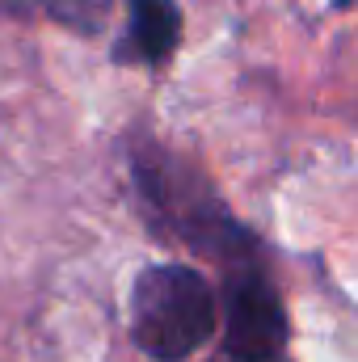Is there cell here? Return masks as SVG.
<instances>
[{
    "mask_svg": "<svg viewBox=\"0 0 358 362\" xmlns=\"http://www.w3.org/2000/svg\"><path fill=\"white\" fill-rule=\"evenodd\" d=\"M224 350L236 362H274L287 350L291 325L278 286L262 270V257H241L228 262L224 282Z\"/></svg>",
    "mask_w": 358,
    "mask_h": 362,
    "instance_id": "3",
    "label": "cell"
},
{
    "mask_svg": "<svg viewBox=\"0 0 358 362\" xmlns=\"http://www.w3.org/2000/svg\"><path fill=\"white\" fill-rule=\"evenodd\" d=\"M4 13H21V17H47L55 25H68L76 34H101V25L110 21L114 0H0Z\"/></svg>",
    "mask_w": 358,
    "mask_h": 362,
    "instance_id": "5",
    "label": "cell"
},
{
    "mask_svg": "<svg viewBox=\"0 0 358 362\" xmlns=\"http://www.w3.org/2000/svg\"><path fill=\"white\" fill-rule=\"evenodd\" d=\"M131 173H135L148 215L161 219V228L173 240L219 257L224 266L241 262V257H258V240L232 219V211L224 206L215 185L185 156L161 148V144H139V148H131Z\"/></svg>",
    "mask_w": 358,
    "mask_h": 362,
    "instance_id": "1",
    "label": "cell"
},
{
    "mask_svg": "<svg viewBox=\"0 0 358 362\" xmlns=\"http://www.w3.org/2000/svg\"><path fill=\"white\" fill-rule=\"evenodd\" d=\"M215 333V291L190 266H152L131 286V337L156 362L190 358Z\"/></svg>",
    "mask_w": 358,
    "mask_h": 362,
    "instance_id": "2",
    "label": "cell"
},
{
    "mask_svg": "<svg viewBox=\"0 0 358 362\" xmlns=\"http://www.w3.org/2000/svg\"><path fill=\"white\" fill-rule=\"evenodd\" d=\"M181 42V13L173 0H131L127 34L118 38V64H165Z\"/></svg>",
    "mask_w": 358,
    "mask_h": 362,
    "instance_id": "4",
    "label": "cell"
}]
</instances>
